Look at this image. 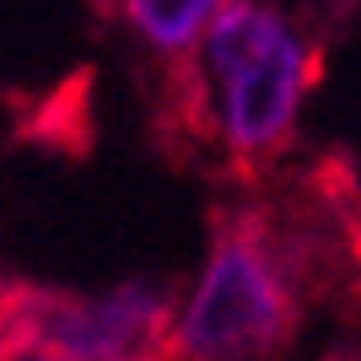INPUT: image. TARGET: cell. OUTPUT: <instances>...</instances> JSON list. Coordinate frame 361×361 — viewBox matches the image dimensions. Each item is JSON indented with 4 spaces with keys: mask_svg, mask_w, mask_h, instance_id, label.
<instances>
[{
    "mask_svg": "<svg viewBox=\"0 0 361 361\" xmlns=\"http://www.w3.org/2000/svg\"><path fill=\"white\" fill-rule=\"evenodd\" d=\"M302 329V291L286 259L248 216H226L183 297L162 361H275Z\"/></svg>",
    "mask_w": 361,
    "mask_h": 361,
    "instance_id": "cell-1",
    "label": "cell"
},
{
    "mask_svg": "<svg viewBox=\"0 0 361 361\" xmlns=\"http://www.w3.org/2000/svg\"><path fill=\"white\" fill-rule=\"evenodd\" d=\"M216 92V130L238 162H264L291 140L307 97V44L270 0H232L200 44Z\"/></svg>",
    "mask_w": 361,
    "mask_h": 361,
    "instance_id": "cell-2",
    "label": "cell"
},
{
    "mask_svg": "<svg viewBox=\"0 0 361 361\" xmlns=\"http://www.w3.org/2000/svg\"><path fill=\"white\" fill-rule=\"evenodd\" d=\"M173 340V286L130 281L103 297L38 307V361H162Z\"/></svg>",
    "mask_w": 361,
    "mask_h": 361,
    "instance_id": "cell-3",
    "label": "cell"
},
{
    "mask_svg": "<svg viewBox=\"0 0 361 361\" xmlns=\"http://www.w3.org/2000/svg\"><path fill=\"white\" fill-rule=\"evenodd\" d=\"M232 0H119L124 22L146 38L157 54H189L205 44V32L216 27V16Z\"/></svg>",
    "mask_w": 361,
    "mask_h": 361,
    "instance_id": "cell-4",
    "label": "cell"
},
{
    "mask_svg": "<svg viewBox=\"0 0 361 361\" xmlns=\"http://www.w3.org/2000/svg\"><path fill=\"white\" fill-rule=\"evenodd\" d=\"M32 334H38V313H22V307L6 302V307H0V356L11 345H27Z\"/></svg>",
    "mask_w": 361,
    "mask_h": 361,
    "instance_id": "cell-5",
    "label": "cell"
},
{
    "mask_svg": "<svg viewBox=\"0 0 361 361\" xmlns=\"http://www.w3.org/2000/svg\"><path fill=\"white\" fill-rule=\"evenodd\" d=\"M324 361H361V350H334V356H324Z\"/></svg>",
    "mask_w": 361,
    "mask_h": 361,
    "instance_id": "cell-6",
    "label": "cell"
},
{
    "mask_svg": "<svg viewBox=\"0 0 361 361\" xmlns=\"http://www.w3.org/2000/svg\"><path fill=\"white\" fill-rule=\"evenodd\" d=\"M97 6H103V0H97Z\"/></svg>",
    "mask_w": 361,
    "mask_h": 361,
    "instance_id": "cell-7",
    "label": "cell"
}]
</instances>
